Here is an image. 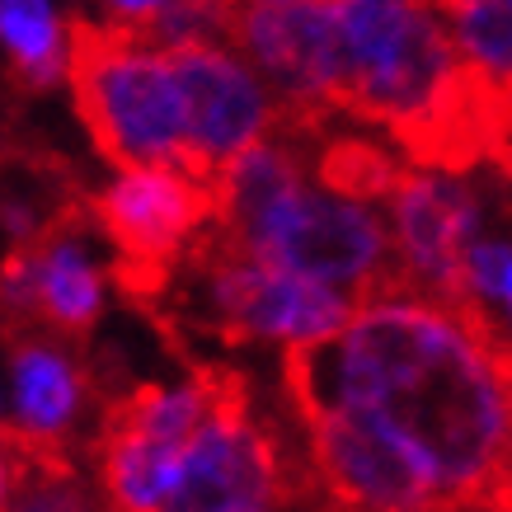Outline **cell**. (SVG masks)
Here are the masks:
<instances>
[{
    "mask_svg": "<svg viewBox=\"0 0 512 512\" xmlns=\"http://www.w3.org/2000/svg\"><path fill=\"white\" fill-rule=\"evenodd\" d=\"M0 503H5V466H0Z\"/></svg>",
    "mask_w": 512,
    "mask_h": 512,
    "instance_id": "obj_12",
    "label": "cell"
},
{
    "mask_svg": "<svg viewBox=\"0 0 512 512\" xmlns=\"http://www.w3.org/2000/svg\"><path fill=\"white\" fill-rule=\"evenodd\" d=\"M0 43L10 52V85L43 94L66 80V19L52 5L0 0Z\"/></svg>",
    "mask_w": 512,
    "mask_h": 512,
    "instance_id": "obj_8",
    "label": "cell"
},
{
    "mask_svg": "<svg viewBox=\"0 0 512 512\" xmlns=\"http://www.w3.org/2000/svg\"><path fill=\"white\" fill-rule=\"evenodd\" d=\"M66 80L94 151L113 170H174L188 179L184 99L160 47L104 15H71Z\"/></svg>",
    "mask_w": 512,
    "mask_h": 512,
    "instance_id": "obj_2",
    "label": "cell"
},
{
    "mask_svg": "<svg viewBox=\"0 0 512 512\" xmlns=\"http://www.w3.org/2000/svg\"><path fill=\"white\" fill-rule=\"evenodd\" d=\"M160 52L184 99L188 179L212 193L221 174L273 132V94L217 38H184Z\"/></svg>",
    "mask_w": 512,
    "mask_h": 512,
    "instance_id": "obj_4",
    "label": "cell"
},
{
    "mask_svg": "<svg viewBox=\"0 0 512 512\" xmlns=\"http://www.w3.org/2000/svg\"><path fill=\"white\" fill-rule=\"evenodd\" d=\"M296 419L339 409L400 447L447 512L512 489V343L470 311L376 301L282 357Z\"/></svg>",
    "mask_w": 512,
    "mask_h": 512,
    "instance_id": "obj_1",
    "label": "cell"
},
{
    "mask_svg": "<svg viewBox=\"0 0 512 512\" xmlns=\"http://www.w3.org/2000/svg\"><path fill=\"white\" fill-rule=\"evenodd\" d=\"M461 62L484 80L512 85V0H456L437 10Z\"/></svg>",
    "mask_w": 512,
    "mask_h": 512,
    "instance_id": "obj_10",
    "label": "cell"
},
{
    "mask_svg": "<svg viewBox=\"0 0 512 512\" xmlns=\"http://www.w3.org/2000/svg\"><path fill=\"white\" fill-rule=\"evenodd\" d=\"M320 146H315V184L334 193V198H348V202H386L395 179L404 174V160H395L390 151H381L372 137L362 132H334L325 137L320 132Z\"/></svg>",
    "mask_w": 512,
    "mask_h": 512,
    "instance_id": "obj_9",
    "label": "cell"
},
{
    "mask_svg": "<svg viewBox=\"0 0 512 512\" xmlns=\"http://www.w3.org/2000/svg\"><path fill=\"white\" fill-rule=\"evenodd\" d=\"M390 249L404 287L414 301L442 311H470L466 292V249L480 235V198L451 174H428L404 165L390 188Z\"/></svg>",
    "mask_w": 512,
    "mask_h": 512,
    "instance_id": "obj_5",
    "label": "cell"
},
{
    "mask_svg": "<svg viewBox=\"0 0 512 512\" xmlns=\"http://www.w3.org/2000/svg\"><path fill=\"white\" fill-rule=\"evenodd\" d=\"M475 512H512V489H498L484 508H475Z\"/></svg>",
    "mask_w": 512,
    "mask_h": 512,
    "instance_id": "obj_11",
    "label": "cell"
},
{
    "mask_svg": "<svg viewBox=\"0 0 512 512\" xmlns=\"http://www.w3.org/2000/svg\"><path fill=\"white\" fill-rule=\"evenodd\" d=\"M85 212L113 249L109 278L118 292L137 311H151L170 292L188 240L212 221V193L174 170H137L90 193Z\"/></svg>",
    "mask_w": 512,
    "mask_h": 512,
    "instance_id": "obj_3",
    "label": "cell"
},
{
    "mask_svg": "<svg viewBox=\"0 0 512 512\" xmlns=\"http://www.w3.org/2000/svg\"><path fill=\"white\" fill-rule=\"evenodd\" d=\"M311 475L334 512H447L419 466L339 409L311 414Z\"/></svg>",
    "mask_w": 512,
    "mask_h": 512,
    "instance_id": "obj_6",
    "label": "cell"
},
{
    "mask_svg": "<svg viewBox=\"0 0 512 512\" xmlns=\"http://www.w3.org/2000/svg\"><path fill=\"white\" fill-rule=\"evenodd\" d=\"M0 343L15 381V419L5 423L33 442L71 447L90 400H99V372L90 357L38 325H0Z\"/></svg>",
    "mask_w": 512,
    "mask_h": 512,
    "instance_id": "obj_7",
    "label": "cell"
},
{
    "mask_svg": "<svg viewBox=\"0 0 512 512\" xmlns=\"http://www.w3.org/2000/svg\"><path fill=\"white\" fill-rule=\"evenodd\" d=\"M0 423H5V409H0Z\"/></svg>",
    "mask_w": 512,
    "mask_h": 512,
    "instance_id": "obj_13",
    "label": "cell"
}]
</instances>
